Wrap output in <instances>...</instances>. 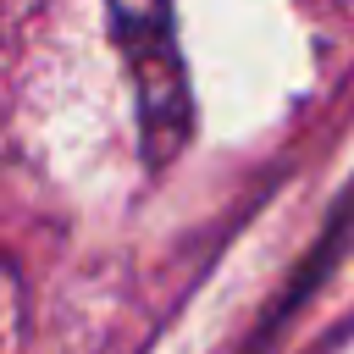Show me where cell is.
<instances>
[{
  "label": "cell",
  "mask_w": 354,
  "mask_h": 354,
  "mask_svg": "<svg viewBox=\"0 0 354 354\" xmlns=\"http://www.w3.org/2000/svg\"><path fill=\"white\" fill-rule=\"evenodd\" d=\"M127 77H133V105H138V133H144V160L166 166L194 127V94L188 72L177 55V6L171 0H105Z\"/></svg>",
  "instance_id": "1"
}]
</instances>
